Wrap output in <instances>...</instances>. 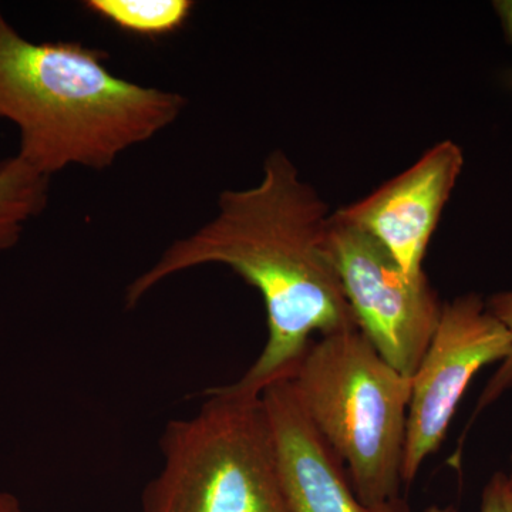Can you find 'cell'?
<instances>
[{
	"mask_svg": "<svg viewBox=\"0 0 512 512\" xmlns=\"http://www.w3.org/2000/svg\"><path fill=\"white\" fill-rule=\"evenodd\" d=\"M330 214L282 151L266 157L264 177L245 190H227L214 220L170 245L126 289L134 308L165 279L204 265H224L261 293L268 340L247 373L232 383L262 394L288 379L312 335L357 328L328 249Z\"/></svg>",
	"mask_w": 512,
	"mask_h": 512,
	"instance_id": "1",
	"label": "cell"
},
{
	"mask_svg": "<svg viewBox=\"0 0 512 512\" xmlns=\"http://www.w3.org/2000/svg\"><path fill=\"white\" fill-rule=\"evenodd\" d=\"M107 59L82 43L32 42L0 9V119L18 128L16 154L37 173L109 168L184 110L181 94L121 79Z\"/></svg>",
	"mask_w": 512,
	"mask_h": 512,
	"instance_id": "2",
	"label": "cell"
},
{
	"mask_svg": "<svg viewBox=\"0 0 512 512\" xmlns=\"http://www.w3.org/2000/svg\"><path fill=\"white\" fill-rule=\"evenodd\" d=\"M288 380L359 500L369 507L397 500L412 379L355 328L312 340Z\"/></svg>",
	"mask_w": 512,
	"mask_h": 512,
	"instance_id": "3",
	"label": "cell"
},
{
	"mask_svg": "<svg viewBox=\"0 0 512 512\" xmlns=\"http://www.w3.org/2000/svg\"><path fill=\"white\" fill-rule=\"evenodd\" d=\"M160 450L141 512H291L262 394L212 389L197 413L168 421Z\"/></svg>",
	"mask_w": 512,
	"mask_h": 512,
	"instance_id": "4",
	"label": "cell"
},
{
	"mask_svg": "<svg viewBox=\"0 0 512 512\" xmlns=\"http://www.w3.org/2000/svg\"><path fill=\"white\" fill-rule=\"evenodd\" d=\"M328 249L357 329L393 369L412 379L443 309L429 279L404 274L379 241L335 214Z\"/></svg>",
	"mask_w": 512,
	"mask_h": 512,
	"instance_id": "5",
	"label": "cell"
},
{
	"mask_svg": "<svg viewBox=\"0 0 512 512\" xmlns=\"http://www.w3.org/2000/svg\"><path fill=\"white\" fill-rule=\"evenodd\" d=\"M512 339L476 293L443 303L439 325L412 377L402 480L412 483L446 439L473 377L510 356Z\"/></svg>",
	"mask_w": 512,
	"mask_h": 512,
	"instance_id": "6",
	"label": "cell"
},
{
	"mask_svg": "<svg viewBox=\"0 0 512 512\" xmlns=\"http://www.w3.org/2000/svg\"><path fill=\"white\" fill-rule=\"evenodd\" d=\"M464 156L453 141L429 148L403 173L336 217L379 241L412 279L426 276L424 256L441 214L463 171Z\"/></svg>",
	"mask_w": 512,
	"mask_h": 512,
	"instance_id": "7",
	"label": "cell"
},
{
	"mask_svg": "<svg viewBox=\"0 0 512 512\" xmlns=\"http://www.w3.org/2000/svg\"><path fill=\"white\" fill-rule=\"evenodd\" d=\"M274 434L279 478L291 512H410L397 498L369 507L357 497L336 454L312 426L291 382L279 379L262 392Z\"/></svg>",
	"mask_w": 512,
	"mask_h": 512,
	"instance_id": "8",
	"label": "cell"
},
{
	"mask_svg": "<svg viewBox=\"0 0 512 512\" xmlns=\"http://www.w3.org/2000/svg\"><path fill=\"white\" fill-rule=\"evenodd\" d=\"M49 184L18 154L0 161V252L15 248L26 225L46 210Z\"/></svg>",
	"mask_w": 512,
	"mask_h": 512,
	"instance_id": "9",
	"label": "cell"
},
{
	"mask_svg": "<svg viewBox=\"0 0 512 512\" xmlns=\"http://www.w3.org/2000/svg\"><path fill=\"white\" fill-rule=\"evenodd\" d=\"M84 8L128 35L163 37L190 19L191 0H87Z\"/></svg>",
	"mask_w": 512,
	"mask_h": 512,
	"instance_id": "10",
	"label": "cell"
},
{
	"mask_svg": "<svg viewBox=\"0 0 512 512\" xmlns=\"http://www.w3.org/2000/svg\"><path fill=\"white\" fill-rule=\"evenodd\" d=\"M488 311L493 313L495 318L508 329L512 339V292L495 293L488 299ZM512 389V349L510 356L501 363L500 369L491 377L490 382L485 386L483 394L477 403V412L480 413L485 407L500 399L507 390Z\"/></svg>",
	"mask_w": 512,
	"mask_h": 512,
	"instance_id": "11",
	"label": "cell"
},
{
	"mask_svg": "<svg viewBox=\"0 0 512 512\" xmlns=\"http://www.w3.org/2000/svg\"><path fill=\"white\" fill-rule=\"evenodd\" d=\"M480 512H512V498L504 473L494 474L490 483L485 485Z\"/></svg>",
	"mask_w": 512,
	"mask_h": 512,
	"instance_id": "12",
	"label": "cell"
},
{
	"mask_svg": "<svg viewBox=\"0 0 512 512\" xmlns=\"http://www.w3.org/2000/svg\"><path fill=\"white\" fill-rule=\"evenodd\" d=\"M0 512H26L22 501L9 491H0Z\"/></svg>",
	"mask_w": 512,
	"mask_h": 512,
	"instance_id": "13",
	"label": "cell"
},
{
	"mask_svg": "<svg viewBox=\"0 0 512 512\" xmlns=\"http://www.w3.org/2000/svg\"><path fill=\"white\" fill-rule=\"evenodd\" d=\"M426 512H457L456 508L451 507H439V505H433V507L427 508Z\"/></svg>",
	"mask_w": 512,
	"mask_h": 512,
	"instance_id": "14",
	"label": "cell"
},
{
	"mask_svg": "<svg viewBox=\"0 0 512 512\" xmlns=\"http://www.w3.org/2000/svg\"><path fill=\"white\" fill-rule=\"evenodd\" d=\"M507 476V487L508 491H510V495L512 498V456H511V471L510 474H505Z\"/></svg>",
	"mask_w": 512,
	"mask_h": 512,
	"instance_id": "15",
	"label": "cell"
}]
</instances>
